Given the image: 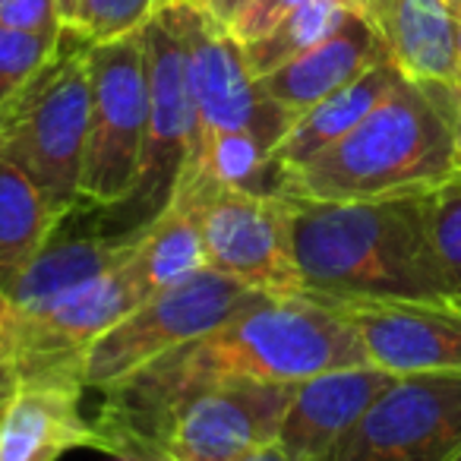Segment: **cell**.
<instances>
[{
    "mask_svg": "<svg viewBox=\"0 0 461 461\" xmlns=\"http://www.w3.org/2000/svg\"><path fill=\"white\" fill-rule=\"evenodd\" d=\"M370 364L357 329L332 303L272 297L205 339L155 357L102 389L98 417L133 448H158L174 411L218 379L303 383L341 366Z\"/></svg>",
    "mask_w": 461,
    "mask_h": 461,
    "instance_id": "6da1fadb",
    "label": "cell"
},
{
    "mask_svg": "<svg viewBox=\"0 0 461 461\" xmlns=\"http://www.w3.org/2000/svg\"><path fill=\"white\" fill-rule=\"evenodd\" d=\"M285 199L301 297L322 303H452L429 244L423 193L351 203Z\"/></svg>",
    "mask_w": 461,
    "mask_h": 461,
    "instance_id": "7a4b0ae2",
    "label": "cell"
},
{
    "mask_svg": "<svg viewBox=\"0 0 461 461\" xmlns=\"http://www.w3.org/2000/svg\"><path fill=\"white\" fill-rule=\"evenodd\" d=\"M455 171L452 130L427 86L408 77L335 146L285 177L282 196L351 203L427 193Z\"/></svg>",
    "mask_w": 461,
    "mask_h": 461,
    "instance_id": "3957f363",
    "label": "cell"
},
{
    "mask_svg": "<svg viewBox=\"0 0 461 461\" xmlns=\"http://www.w3.org/2000/svg\"><path fill=\"white\" fill-rule=\"evenodd\" d=\"M92 41L64 26L58 51L0 104V158L32 177L54 218L79 203L92 127Z\"/></svg>",
    "mask_w": 461,
    "mask_h": 461,
    "instance_id": "277c9868",
    "label": "cell"
},
{
    "mask_svg": "<svg viewBox=\"0 0 461 461\" xmlns=\"http://www.w3.org/2000/svg\"><path fill=\"white\" fill-rule=\"evenodd\" d=\"M266 301L272 297L205 266L167 288L152 291L140 307L111 326L86 354L83 385L108 389L111 383L152 364L161 354L205 339Z\"/></svg>",
    "mask_w": 461,
    "mask_h": 461,
    "instance_id": "5b68a950",
    "label": "cell"
},
{
    "mask_svg": "<svg viewBox=\"0 0 461 461\" xmlns=\"http://www.w3.org/2000/svg\"><path fill=\"white\" fill-rule=\"evenodd\" d=\"M149 297L133 263L98 276L95 282L58 297L39 310L14 313L7 307L4 348L10 351L23 383L83 385V360L89 348Z\"/></svg>",
    "mask_w": 461,
    "mask_h": 461,
    "instance_id": "8992f818",
    "label": "cell"
},
{
    "mask_svg": "<svg viewBox=\"0 0 461 461\" xmlns=\"http://www.w3.org/2000/svg\"><path fill=\"white\" fill-rule=\"evenodd\" d=\"M92 127L79 199L117 209L136 190L149 127L142 29L89 48Z\"/></svg>",
    "mask_w": 461,
    "mask_h": 461,
    "instance_id": "52a82bcc",
    "label": "cell"
},
{
    "mask_svg": "<svg viewBox=\"0 0 461 461\" xmlns=\"http://www.w3.org/2000/svg\"><path fill=\"white\" fill-rule=\"evenodd\" d=\"M142 48H146L149 127L140 180L123 203V209L130 212L123 234H142L171 205L196 136L193 98L186 86V45L171 4H165L142 26Z\"/></svg>",
    "mask_w": 461,
    "mask_h": 461,
    "instance_id": "ba28073f",
    "label": "cell"
},
{
    "mask_svg": "<svg viewBox=\"0 0 461 461\" xmlns=\"http://www.w3.org/2000/svg\"><path fill=\"white\" fill-rule=\"evenodd\" d=\"M167 4L177 16L186 45V86L196 117L193 152L224 133H257L276 149L294 117L263 95L257 77L247 67L244 45L230 35V29L199 14L186 0Z\"/></svg>",
    "mask_w": 461,
    "mask_h": 461,
    "instance_id": "9c48e42d",
    "label": "cell"
},
{
    "mask_svg": "<svg viewBox=\"0 0 461 461\" xmlns=\"http://www.w3.org/2000/svg\"><path fill=\"white\" fill-rule=\"evenodd\" d=\"M177 203V199H171ZM196 215L209 266L269 297H301L291 250L288 199L272 193L212 190L180 203Z\"/></svg>",
    "mask_w": 461,
    "mask_h": 461,
    "instance_id": "30bf717a",
    "label": "cell"
},
{
    "mask_svg": "<svg viewBox=\"0 0 461 461\" xmlns=\"http://www.w3.org/2000/svg\"><path fill=\"white\" fill-rule=\"evenodd\" d=\"M461 446V373H408L366 408L326 461H446Z\"/></svg>",
    "mask_w": 461,
    "mask_h": 461,
    "instance_id": "8fae6325",
    "label": "cell"
},
{
    "mask_svg": "<svg viewBox=\"0 0 461 461\" xmlns=\"http://www.w3.org/2000/svg\"><path fill=\"white\" fill-rule=\"evenodd\" d=\"M291 383L218 379L193 392L161 436L158 461H244L276 446Z\"/></svg>",
    "mask_w": 461,
    "mask_h": 461,
    "instance_id": "7c38bea8",
    "label": "cell"
},
{
    "mask_svg": "<svg viewBox=\"0 0 461 461\" xmlns=\"http://www.w3.org/2000/svg\"><path fill=\"white\" fill-rule=\"evenodd\" d=\"M351 320L373 366L395 376L461 373V307L414 301L332 303Z\"/></svg>",
    "mask_w": 461,
    "mask_h": 461,
    "instance_id": "4fadbf2b",
    "label": "cell"
},
{
    "mask_svg": "<svg viewBox=\"0 0 461 461\" xmlns=\"http://www.w3.org/2000/svg\"><path fill=\"white\" fill-rule=\"evenodd\" d=\"M86 209H89V203L79 199L70 212H64L54 221L41 250L35 253L26 272L10 288L7 307L14 313L45 307V303L95 282L98 276L117 269L133 257L142 234H111L102 228V205L92 203V212Z\"/></svg>",
    "mask_w": 461,
    "mask_h": 461,
    "instance_id": "5bb4252c",
    "label": "cell"
},
{
    "mask_svg": "<svg viewBox=\"0 0 461 461\" xmlns=\"http://www.w3.org/2000/svg\"><path fill=\"white\" fill-rule=\"evenodd\" d=\"M392 379L395 373L360 364L297 383L278 427L276 448L291 461H326V455L357 427L366 408L389 389Z\"/></svg>",
    "mask_w": 461,
    "mask_h": 461,
    "instance_id": "9a60e30c",
    "label": "cell"
},
{
    "mask_svg": "<svg viewBox=\"0 0 461 461\" xmlns=\"http://www.w3.org/2000/svg\"><path fill=\"white\" fill-rule=\"evenodd\" d=\"M383 60H389V51L379 41L376 29L360 14H351L329 39L259 77L257 83L272 104L297 117Z\"/></svg>",
    "mask_w": 461,
    "mask_h": 461,
    "instance_id": "2e32d148",
    "label": "cell"
},
{
    "mask_svg": "<svg viewBox=\"0 0 461 461\" xmlns=\"http://www.w3.org/2000/svg\"><path fill=\"white\" fill-rule=\"evenodd\" d=\"M389 60L411 83H452L458 79L455 26L448 0H354Z\"/></svg>",
    "mask_w": 461,
    "mask_h": 461,
    "instance_id": "e0dca14e",
    "label": "cell"
},
{
    "mask_svg": "<svg viewBox=\"0 0 461 461\" xmlns=\"http://www.w3.org/2000/svg\"><path fill=\"white\" fill-rule=\"evenodd\" d=\"M83 389L23 383L0 411V461H58L70 448H95V429L79 414Z\"/></svg>",
    "mask_w": 461,
    "mask_h": 461,
    "instance_id": "ac0fdd59",
    "label": "cell"
},
{
    "mask_svg": "<svg viewBox=\"0 0 461 461\" xmlns=\"http://www.w3.org/2000/svg\"><path fill=\"white\" fill-rule=\"evenodd\" d=\"M402 79L404 73L392 60H383V64L360 73L357 79H351L348 86H341L339 92L316 102L310 111L297 114L291 121L288 133L278 140L276 152H272V161L278 165L282 177H288L291 171L303 167L310 158H316L329 146H335L341 136L351 133Z\"/></svg>",
    "mask_w": 461,
    "mask_h": 461,
    "instance_id": "d6986e66",
    "label": "cell"
},
{
    "mask_svg": "<svg viewBox=\"0 0 461 461\" xmlns=\"http://www.w3.org/2000/svg\"><path fill=\"white\" fill-rule=\"evenodd\" d=\"M41 190L26 171L0 158V297L7 301L16 278L26 272L54 228Z\"/></svg>",
    "mask_w": 461,
    "mask_h": 461,
    "instance_id": "ffe728a7",
    "label": "cell"
},
{
    "mask_svg": "<svg viewBox=\"0 0 461 461\" xmlns=\"http://www.w3.org/2000/svg\"><path fill=\"white\" fill-rule=\"evenodd\" d=\"M130 263H133L136 276L149 288V294L193 276V272L205 269L209 257H205V244H203V234H199L196 215L186 205L171 203L142 230V238L136 244Z\"/></svg>",
    "mask_w": 461,
    "mask_h": 461,
    "instance_id": "44dd1931",
    "label": "cell"
},
{
    "mask_svg": "<svg viewBox=\"0 0 461 461\" xmlns=\"http://www.w3.org/2000/svg\"><path fill=\"white\" fill-rule=\"evenodd\" d=\"M354 14L351 0H307L301 10L282 20L269 35L244 45V58L253 77H266V73L278 70L282 64L294 60L297 54L310 51L320 45L322 39L341 29V23Z\"/></svg>",
    "mask_w": 461,
    "mask_h": 461,
    "instance_id": "7402d4cb",
    "label": "cell"
},
{
    "mask_svg": "<svg viewBox=\"0 0 461 461\" xmlns=\"http://www.w3.org/2000/svg\"><path fill=\"white\" fill-rule=\"evenodd\" d=\"M429 244L439 259L448 297L461 307V167H455L442 184L423 193Z\"/></svg>",
    "mask_w": 461,
    "mask_h": 461,
    "instance_id": "603a6c76",
    "label": "cell"
},
{
    "mask_svg": "<svg viewBox=\"0 0 461 461\" xmlns=\"http://www.w3.org/2000/svg\"><path fill=\"white\" fill-rule=\"evenodd\" d=\"M165 4L167 0H79L70 29L86 35L92 45H102L140 32Z\"/></svg>",
    "mask_w": 461,
    "mask_h": 461,
    "instance_id": "cb8c5ba5",
    "label": "cell"
},
{
    "mask_svg": "<svg viewBox=\"0 0 461 461\" xmlns=\"http://www.w3.org/2000/svg\"><path fill=\"white\" fill-rule=\"evenodd\" d=\"M60 35H35L0 26V104H7L58 51Z\"/></svg>",
    "mask_w": 461,
    "mask_h": 461,
    "instance_id": "d4e9b609",
    "label": "cell"
},
{
    "mask_svg": "<svg viewBox=\"0 0 461 461\" xmlns=\"http://www.w3.org/2000/svg\"><path fill=\"white\" fill-rule=\"evenodd\" d=\"M0 26L35 35L64 32L58 0H0Z\"/></svg>",
    "mask_w": 461,
    "mask_h": 461,
    "instance_id": "484cf974",
    "label": "cell"
},
{
    "mask_svg": "<svg viewBox=\"0 0 461 461\" xmlns=\"http://www.w3.org/2000/svg\"><path fill=\"white\" fill-rule=\"evenodd\" d=\"M303 4H307V0H253L250 7L240 14V20L230 26V35H234L240 45H250V41L269 35L278 23L288 20ZM351 7H354V0H351Z\"/></svg>",
    "mask_w": 461,
    "mask_h": 461,
    "instance_id": "4316f807",
    "label": "cell"
},
{
    "mask_svg": "<svg viewBox=\"0 0 461 461\" xmlns=\"http://www.w3.org/2000/svg\"><path fill=\"white\" fill-rule=\"evenodd\" d=\"M429 89V95L436 98V104L442 108L452 130V146H455V167H461V77L452 83H420Z\"/></svg>",
    "mask_w": 461,
    "mask_h": 461,
    "instance_id": "83f0119b",
    "label": "cell"
},
{
    "mask_svg": "<svg viewBox=\"0 0 461 461\" xmlns=\"http://www.w3.org/2000/svg\"><path fill=\"white\" fill-rule=\"evenodd\" d=\"M186 4H190V7H196L199 14L212 16L215 23H221L224 29H230L234 23L240 20V14L250 7L253 0H186Z\"/></svg>",
    "mask_w": 461,
    "mask_h": 461,
    "instance_id": "f1b7e54d",
    "label": "cell"
},
{
    "mask_svg": "<svg viewBox=\"0 0 461 461\" xmlns=\"http://www.w3.org/2000/svg\"><path fill=\"white\" fill-rule=\"evenodd\" d=\"M20 385H23V379H20V373H16L14 357H10L7 348L0 345V411L7 408L10 398L20 392Z\"/></svg>",
    "mask_w": 461,
    "mask_h": 461,
    "instance_id": "f546056e",
    "label": "cell"
},
{
    "mask_svg": "<svg viewBox=\"0 0 461 461\" xmlns=\"http://www.w3.org/2000/svg\"><path fill=\"white\" fill-rule=\"evenodd\" d=\"M452 7V26H455V60H458V73H461V0H448Z\"/></svg>",
    "mask_w": 461,
    "mask_h": 461,
    "instance_id": "4dcf8cb0",
    "label": "cell"
},
{
    "mask_svg": "<svg viewBox=\"0 0 461 461\" xmlns=\"http://www.w3.org/2000/svg\"><path fill=\"white\" fill-rule=\"evenodd\" d=\"M244 461H291L285 452H278L276 446H266V448H259V452H253V455H247Z\"/></svg>",
    "mask_w": 461,
    "mask_h": 461,
    "instance_id": "1f68e13d",
    "label": "cell"
},
{
    "mask_svg": "<svg viewBox=\"0 0 461 461\" xmlns=\"http://www.w3.org/2000/svg\"><path fill=\"white\" fill-rule=\"evenodd\" d=\"M58 7H60V20H64V26H70V23L77 20L79 0H58Z\"/></svg>",
    "mask_w": 461,
    "mask_h": 461,
    "instance_id": "d6a6232c",
    "label": "cell"
},
{
    "mask_svg": "<svg viewBox=\"0 0 461 461\" xmlns=\"http://www.w3.org/2000/svg\"><path fill=\"white\" fill-rule=\"evenodd\" d=\"M4 326H7V301L0 297V345H4Z\"/></svg>",
    "mask_w": 461,
    "mask_h": 461,
    "instance_id": "836d02e7",
    "label": "cell"
},
{
    "mask_svg": "<svg viewBox=\"0 0 461 461\" xmlns=\"http://www.w3.org/2000/svg\"><path fill=\"white\" fill-rule=\"evenodd\" d=\"M446 461H461V446H458V448H455V452H452V455H448V458H446Z\"/></svg>",
    "mask_w": 461,
    "mask_h": 461,
    "instance_id": "e575fe53",
    "label": "cell"
},
{
    "mask_svg": "<svg viewBox=\"0 0 461 461\" xmlns=\"http://www.w3.org/2000/svg\"><path fill=\"white\" fill-rule=\"evenodd\" d=\"M111 461H140V458H111Z\"/></svg>",
    "mask_w": 461,
    "mask_h": 461,
    "instance_id": "d590c367",
    "label": "cell"
}]
</instances>
